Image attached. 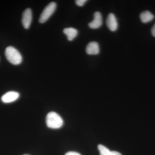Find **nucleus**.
<instances>
[{
	"label": "nucleus",
	"instance_id": "nucleus-1",
	"mask_svg": "<svg viewBox=\"0 0 155 155\" xmlns=\"http://www.w3.org/2000/svg\"><path fill=\"white\" fill-rule=\"evenodd\" d=\"M46 122L48 127L52 129H58L63 126V119L56 112H51L48 114L46 118Z\"/></svg>",
	"mask_w": 155,
	"mask_h": 155
},
{
	"label": "nucleus",
	"instance_id": "nucleus-2",
	"mask_svg": "<svg viewBox=\"0 0 155 155\" xmlns=\"http://www.w3.org/2000/svg\"><path fill=\"white\" fill-rule=\"evenodd\" d=\"M5 56L7 60L12 64L19 65L22 62V58L18 50L12 46L8 47L5 50Z\"/></svg>",
	"mask_w": 155,
	"mask_h": 155
},
{
	"label": "nucleus",
	"instance_id": "nucleus-3",
	"mask_svg": "<svg viewBox=\"0 0 155 155\" xmlns=\"http://www.w3.org/2000/svg\"><path fill=\"white\" fill-rule=\"evenodd\" d=\"M56 8H57V4L54 2L50 3L49 5H48L41 15L39 19V22L40 23H43L46 22L52 15L53 13L54 12Z\"/></svg>",
	"mask_w": 155,
	"mask_h": 155
},
{
	"label": "nucleus",
	"instance_id": "nucleus-4",
	"mask_svg": "<svg viewBox=\"0 0 155 155\" xmlns=\"http://www.w3.org/2000/svg\"><path fill=\"white\" fill-rule=\"evenodd\" d=\"M32 20V12L30 8L25 10L22 14V22L23 27L25 29H28L30 27Z\"/></svg>",
	"mask_w": 155,
	"mask_h": 155
},
{
	"label": "nucleus",
	"instance_id": "nucleus-5",
	"mask_svg": "<svg viewBox=\"0 0 155 155\" xmlns=\"http://www.w3.org/2000/svg\"><path fill=\"white\" fill-rule=\"evenodd\" d=\"M19 97V93L16 91H9L3 95L2 101L4 103H10L15 101Z\"/></svg>",
	"mask_w": 155,
	"mask_h": 155
},
{
	"label": "nucleus",
	"instance_id": "nucleus-6",
	"mask_svg": "<svg viewBox=\"0 0 155 155\" xmlns=\"http://www.w3.org/2000/svg\"><path fill=\"white\" fill-rule=\"evenodd\" d=\"M107 26L111 31H115L118 28L117 19L114 14L110 13L108 15L106 20Z\"/></svg>",
	"mask_w": 155,
	"mask_h": 155
},
{
	"label": "nucleus",
	"instance_id": "nucleus-7",
	"mask_svg": "<svg viewBox=\"0 0 155 155\" xmlns=\"http://www.w3.org/2000/svg\"><path fill=\"white\" fill-rule=\"evenodd\" d=\"M103 24L102 17L99 12H96L94 14V19L89 23V27L92 29L99 28Z\"/></svg>",
	"mask_w": 155,
	"mask_h": 155
},
{
	"label": "nucleus",
	"instance_id": "nucleus-8",
	"mask_svg": "<svg viewBox=\"0 0 155 155\" xmlns=\"http://www.w3.org/2000/svg\"><path fill=\"white\" fill-rule=\"evenodd\" d=\"M86 51L89 55H97L100 52V47L98 43L92 41L87 46Z\"/></svg>",
	"mask_w": 155,
	"mask_h": 155
},
{
	"label": "nucleus",
	"instance_id": "nucleus-9",
	"mask_svg": "<svg viewBox=\"0 0 155 155\" xmlns=\"http://www.w3.org/2000/svg\"><path fill=\"white\" fill-rule=\"evenodd\" d=\"M64 33L67 36V38L69 41H72L77 36L78 31L77 29L73 28H64Z\"/></svg>",
	"mask_w": 155,
	"mask_h": 155
},
{
	"label": "nucleus",
	"instance_id": "nucleus-10",
	"mask_svg": "<svg viewBox=\"0 0 155 155\" xmlns=\"http://www.w3.org/2000/svg\"><path fill=\"white\" fill-rule=\"evenodd\" d=\"M140 20L143 23L151 22L154 18V16L149 11H145L142 12L140 15Z\"/></svg>",
	"mask_w": 155,
	"mask_h": 155
},
{
	"label": "nucleus",
	"instance_id": "nucleus-11",
	"mask_svg": "<svg viewBox=\"0 0 155 155\" xmlns=\"http://www.w3.org/2000/svg\"><path fill=\"white\" fill-rule=\"evenodd\" d=\"M98 149L100 151V155H112V151L102 145H99Z\"/></svg>",
	"mask_w": 155,
	"mask_h": 155
},
{
	"label": "nucleus",
	"instance_id": "nucleus-12",
	"mask_svg": "<svg viewBox=\"0 0 155 155\" xmlns=\"http://www.w3.org/2000/svg\"><path fill=\"white\" fill-rule=\"evenodd\" d=\"M87 2V0H77L75 1V3L79 7H82Z\"/></svg>",
	"mask_w": 155,
	"mask_h": 155
},
{
	"label": "nucleus",
	"instance_id": "nucleus-13",
	"mask_svg": "<svg viewBox=\"0 0 155 155\" xmlns=\"http://www.w3.org/2000/svg\"><path fill=\"white\" fill-rule=\"evenodd\" d=\"M65 155H81L79 153L76 152L70 151L68 152L65 154Z\"/></svg>",
	"mask_w": 155,
	"mask_h": 155
},
{
	"label": "nucleus",
	"instance_id": "nucleus-14",
	"mask_svg": "<svg viewBox=\"0 0 155 155\" xmlns=\"http://www.w3.org/2000/svg\"><path fill=\"white\" fill-rule=\"evenodd\" d=\"M151 33L153 36L155 37V24L154 25L151 29Z\"/></svg>",
	"mask_w": 155,
	"mask_h": 155
},
{
	"label": "nucleus",
	"instance_id": "nucleus-15",
	"mask_svg": "<svg viewBox=\"0 0 155 155\" xmlns=\"http://www.w3.org/2000/svg\"><path fill=\"white\" fill-rule=\"evenodd\" d=\"M28 155V154H24V155Z\"/></svg>",
	"mask_w": 155,
	"mask_h": 155
}]
</instances>
